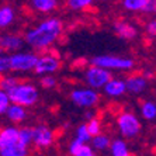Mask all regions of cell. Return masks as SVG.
Instances as JSON below:
<instances>
[{"label": "cell", "mask_w": 156, "mask_h": 156, "mask_svg": "<svg viewBox=\"0 0 156 156\" xmlns=\"http://www.w3.org/2000/svg\"><path fill=\"white\" fill-rule=\"evenodd\" d=\"M62 31V24L58 20H48L42 23L38 28L33 30L27 34V41H28L33 47L44 48L54 42L56 37H59Z\"/></svg>", "instance_id": "6da1fadb"}, {"label": "cell", "mask_w": 156, "mask_h": 156, "mask_svg": "<svg viewBox=\"0 0 156 156\" xmlns=\"http://www.w3.org/2000/svg\"><path fill=\"white\" fill-rule=\"evenodd\" d=\"M27 153V146L18 139V131L6 128L0 131V155L3 156H23Z\"/></svg>", "instance_id": "7a4b0ae2"}, {"label": "cell", "mask_w": 156, "mask_h": 156, "mask_svg": "<svg viewBox=\"0 0 156 156\" xmlns=\"http://www.w3.org/2000/svg\"><path fill=\"white\" fill-rule=\"evenodd\" d=\"M9 100L18 105H33L38 98L37 89L31 84H16L7 90Z\"/></svg>", "instance_id": "3957f363"}, {"label": "cell", "mask_w": 156, "mask_h": 156, "mask_svg": "<svg viewBox=\"0 0 156 156\" xmlns=\"http://www.w3.org/2000/svg\"><path fill=\"white\" fill-rule=\"evenodd\" d=\"M118 125H120V129L122 132V135L127 136V138L135 136L139 132V129H141V124H139V121L132 114H122L118 118Z\"/></svg>", "instance_id": "277c9868"}, {"label": "cell", "mask_w": 156, "mask_h": 156, "mask_svg": "<svg viewBox=\"0 0 156 156\" xmlns=\"http://www.w3.org/2000/svg\"><path fill=\"white\" fill-rule=\"evenodd\" d=\"M93 65L101 66V68H115V69H129L132 68L134 62L131 59H121L114 56H98L93 59Z\"/></svg>", "instance_id": "5b68a950"}, {"label": "cell", "mask_w": 156, "mask_h": 156, "mask_svg": "<svg viewBox=\"0 0 156 156\" xmlns=\"http://www.w3.org/2000/svg\"><path fill=\"white\" fill-rule=\"evenodd\" d=\"M110 79H111L110 72L104 70V68H101V66L93 65L90 69L87 70V82H89L93 87L104 86Z\"/></svg>", "instance_id": "8992f818"}, {"label": "cell", "mask_w": 156, "mask_h": 156, "mask_svg": "<svg viewBox=\"0 0 156 156\" xmlns=\"http://www.w3.org/2000/svg\"><path fill=\"white\" fill-rule=\"evenodd\" d=\"M59 68V58L55 55H44L41 58H37L34 69L37 73L54 72Z\"/></svg>", "instance_id": "52a82bcc"}, {"label": "cell", "mask_w": 156, "mask_h": 156, "mask_svg": "<svg viewBox=\"0 0 156 156\" xmlns=\"http://www.w3.org/2000/svg\"><path fill=\"white\" fill-rule=\"evenodd\" d=\"M37 62L35 55L23 54V55H14L10 58V69L14 70H28L33 69Z\"/></svg>", "instance_id": "ba28073f"}, {"label": "cell", "mask_w": 156, "mask_h": 156, "mask_svg": "<svg viewBox=\"0 0 156 156\" xmlns=\"http://www.w3.org/2000/svg\"><path fill=\"white\" fill-rule=\"evenodd\" d=\"M72 100L77 105L89 107V105H93L98 101V96L93 90H76L73 91Z\"/></svg>", "instance_id": "9c48e42d"}, {"label": "cell", "mask_w": 156, "mask_h": 156, "mask_svg": "<svg viewBox=\"0 0 156 156\" xmlns=\"http://www.w3.org/2000/svg\"><path fill=\"white\" fill-rule=\"evenodd\" d=\"M52 132L45 127H38L37 129H33V141L35 142L37 146L40 148H45V146L52 144Z\"/></svg>", "instance_id": "30bf717a"}, {"label": "cell", "mask_w": 156, "mask_h": 156, "mask_svg": "<svg viewBox=\"0 0 156 156\" xmlns=\"http://www.w3.org/2000/svg\"><path fill=\"white\" fill-rule=\"evenodd\" d=\"M70 153L75 156H91L93 155V151L87 145H84V142L82 141H73L72 145H70Z\"/></svg>", "instance_id": "8fae6325"}, {"label": "cell", "mask_w": 156, "mask_h": 156, "mask_svg": "<svg viewBox=\"0 0 156 156\" xmlns=\"http://www.w3.org/2000/svg\"><path fill=\"white\" fill-rule=\"evenodd\" d=\"M105 91L111 96H120L125 91V83L121 80H111L105 83Z\"/></svg>", "instance_id": "7c38bea8"}, {"label": "cell", "mask_w": 156, "mask_h": 156, "mask_svg": "<svg viewBox=\"0 0 156 156\" xmlns=\"http://www.w3.org/2000/svg\"><path fill=\"white\" fill-rule=\"evenodd\" d=\"M115 30L117 33L120 34V37H122V38H134L135 34H136V31H135V28L132 26H129V24H127V23H117L115 24Z\"/></svg>", "instance_id": "4fadbf2b"}, {"label": "cell", "mask_w": 156, "mask_h": 156, "mask_svg": "<svg viewBox=\"0 0 156 156\" xmlns=\"http://www.w3.org/2000/svg\"><path fill=\"white\" fill-rule=\"evenodd\" d=\"M145 79H142V77H131V79L127 80V84H125V87H127L128 90L134 91V93H139L141 90H144V87H145Z\"/></svg>", "instance_id": "5bb4252c"}, {"label": "cell", "mask_w": 156, "mask_h": 156, "mask_svg": "<svg viewBox=\"0 0 156 156\" xmlns=\"http://www.w3.org/2000/svg\"><path fill=\"white\" fill-rule=\"evenodd\" d=\"M7 114H9V118H10L11 121H14V122L21 121L23 118L26 117V111L23 110L21 105H18V104L11 105L10 108L7 107Z\"/></svg>", "instance_id": "9a60e30c"}, {"label": "cell", "mask_w": 156, "mask_h": 156, "mask_svg": "<svg viewBox=\"0 0 156 156\" xmlns=\"http://www.w3.org/2000/svg\"><path fill=\"white\" fill-rule=\"evenodd\" d=\"M21 45V40L17 37H4L0 40V47L3 49H16Z\"/></svg>", "instance_id": "2e32d148"}, {"label": "cell", "mask_w": 156, "mask_h": 156, "mask_svg": "<svg viewBox=\"0 0 156 156\" xmlns=\"http://www.w3.org/2000/svg\"><path fill=\"white\" fill-rule=\"evenodd\" d=\"M111 152H113V155H115V156L129 155L127 145H125L122 141H120V139H117V141H114L113 144H111Z\"/></svg>", "instance_id": "e0dca14e"}, {"label": "cell", "mask_w": 156, "mask_h": 156, "mask_svg": "<svg viewBox=\"0 0 156 156\" xmlns=\"http://www.w3.org/2000/svg\"><path fill=\"white\" fill-rule=\"evenodd\" d=\"M33 4L37 10L49 11L56 6V0H33Z\"/></svg>", "instance_id": "ac0fdd59"}, {"label": "cell", "mask_w": 156, "mask_h": 156, "mask_svg": "<svg viewBox=\"0 0 156 156\" xmlns=\"http://www.w3.org/2000/svg\"><path fill=\"white\" fill-rule=\"evenodd\" d=\"M13 21V10L10 7L0 9V27H6Z\"/></svg>", "instance_id": "d6986e66"}, {"label": "cell", "mask_w": 156, "mask_h": 156, "mask_svg": "<svg viewBox=\"0 0 156 156\" xmlns=\"http://www.w3.org/2000/svg\"><path fill=\"white\" fill-rule=\"evenodd\" d=\"M142 114H144V117H145V118H148V120L155 118V115H156V107H155V104H153V103L146 101L145 104L142 105Z\"/></svg>", "instance_id": "ffe728a7"}, {"label": "cell", "mask_w": 156, "mask_h": 156, "mask_svg": "<svg viewBox=\"0 0 156 156\" xmlns=\"http://www.w3.org/2000/svg\"><path fill=\"white\" fill-rule=\"evenodd\" d=\"M148 0H125L124 6L129 10H142V7L145 6Z\"/></svg>", "instance_id": "44dd1931"}, {"label": "cell", "mask_w": 156, "mask_h": 156, "mask_svg": "<svg viewBox=\"0 0 156 156\" xmlns=\"http://www.w3.org/2000/svg\"><path fill=\"white\" fill-rule=\"evenodd\" d=\"M18 139L23 145H28L33 141V129H21L18 131Z\"/></svg>", "instance_id": "7402d4cb"}, {"label": "cell", "mask_w": 156, "mask_h": 156, "mask_svg": "<svg viewBox=\"0 0 156 156\" xmlns=\"http://www.w3.org/2000/svg\"><path fill=\"white\" fill-rule=\"evenodd\" d=\"M96 138L94 141H93V145H94L96 149H105L107 146L110 145V141L107 136H104V135H94Z\"/></svg>", "instance_id": "603a6c76"}, {"label": "cell", "mask_w": 156, "mask_h": 156, "mask_svg": "<svg viewBox=\"0 0 156 156\" xmlns=\"http://www.w3.org/2000/svg\"><path fill=\"white\" fill-rule=\"evenodd\" d=\"M86 128H87V131H89V134L93 135V136L100 134V122H98L97 120H90V122L86 125Z\"/></svg>", "instance_id": "cb8c5ba5"}, {"label": "cell", "mask_w": 156, "mask_h": 156, "mask_svg": "<svg viewBox=\"0 0 156 156\" xmlns=\"http://www.w3.org/2000/svg\"><path fill=\"white\" fill-rule=\"evenodd\" d=\"M7 107H9V96L3 89H0V114L4 113L7 110Z\"/></svg>", "instance_id": "d4e9b609"}, {"label": "cell", "mask_w": 156, "mask_h": 156, "mask_svg": "<svg viewBox=\"0 0 156 156\" xmlns=\"http://www.w3.org/2000/svg\"><path fill=\"white\" fill-rule=\"evenodd\" d=\"M68 3L73 9H83L91 3V0H68Z\"/></svg>", "instance_id": "484cf974"}, {"label": "cell", "mask_w": 156, "mask_h": 156, "mask_svg": "<svg viewBox=\"0 0 156 156\" xmlns=\"http://www.w3.org/2000/svg\"><path fill=\"white\" fill-rule=\"evenodd\" d=\"M91 135L89 134V131H87L86 125H82V127L79 128V131H77V141H82V142H86L90 139Z\"/></svg>", "instance_id": "4316f807"}, {"label": "cell", "mask_w": 156, "mask_h": 156, "mask_svg": "<svg viewBox=\"0 0 156 156\" xmlns=\"http://www.w3.org/2000/svg\"><path fill=\"white\" fill-rule=\"evenodd\" d=\"M17 84V80L16 79H0V87L3 89L4 91L10 90L13 86H16Z\"/></svg>", "instance_id": "83f0119b"}, {"label": "cell", "mask_w": 156, "mask_h": 156, "mask_svg": "<svg viewBox=\"0 0 156 156\" xmlns=\"http://www.w3.org/2000/svg\"><path fill=\"white\" fill-rule=\"evenodd\" d=\"M10 69V58H0V72Z\"/></svg>", "instance_id": "f1b7e54d"}, {"label": "cell", "mask_w": 156, "mask_h": 156, "mask_svg": "<svg viewBox=\"0 0 156 156\" xmlns=\"http://www.w3.org/2000/svg\"><path fill=\"white\" fill-rule=\"evenodd\" d=\"M142 10L148 11V13H153L155 11V0H148L145 3V6L142 7Z\"/></svg>", "instance_id": "f546056e"}, {"label": "cell", "mask_w": 156, "mask_h": 156, "mask_svg": "<svg viewBox=\"0 0 156 156\" xmlns=\"http://www.w3.org/2000/svg\"><path fill=\"white\" fill-rule=\"evenodd\" d=\"M41 84H42L44 87H52L55 84V79L54 77H44V79L41 80Z\"/></svg>", "instance_id": "4dcf8cb0"}, {"label": "cell", "mask_w": 156, "mask_h": 156, "mask_svg": "<svg viewBox=\"0 0 156 156\" xmlns=\"http://www.w3.org/2000/svg\"><path fill=\"white\" fill-rule=\"evenodd\" d=\"M148 31L151 33V35H155V33H156V27H155V23H151L148 26Z\"/></svg>", "instance_id": "1f68e13d"}]
</instances>
